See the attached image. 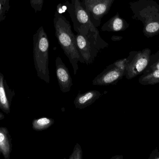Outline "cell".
<instances>
[{"label":"cell","mask_w":159,"mask_h":159,"mask_svg":"<svg viewBox=\"0 0 159 159\" xmlns=\"http://www.w3.org/2000/svg\"><path fill=\"white\" fill-rule=\"evenodd\" d=\"M15 92L7 85L3 74L0 72V109L7 115L11 111V104Z\"/></svg>","instance_id":"30bf717a"},{"label":"cell","mask_w":159,"mask_h":159,"mask_svg":"<svg viewBox=\"0 0 159 159\" xmlns=\"http://www.w3.org/2000/svg\"><path fill=\"white\" fill-rule=\"evenodd\" d=\"M132 18L143 24V33L147 38L159 34V4L153 0H137L129 3Z\"/></svg>","instance_id":"3957f363"},{"label":"cell","mask_w":159,"mask_h":159,"mask_svg":"<svg viewBox=\"0 0 159 159\" xmlns=\"http://www.w3.org/2000/svg\"><path fill=\"white\" fill-rule=\"evenodd\" d=\"M125 75L124 72L118 69L112 63L107 66L93 80L92 84L101 86L116 85Z\"/></svg>","instance_id":"ba28073f"},{"label":"cell","mask_w":159,"mask_h":159,"mask_svg":"<svg viewBox=\"0 0 159 159\" xmlns=\"http://www.w3.org/2000/svg\"><path fill=\"white\" fill-rule=\"evenodd\" d=\"M54 25L58 42L69 58L74 74L76 75L79 69L78 62L83 63V62L77 49L75 35L72 31L70 23L57 10L54 15Z\"/></svg>","instance_id":"6da1fadb"},{"label":"cell","mask_w":159,"mask_h":159,"mask_svg":"<svg viewBox=\"0 0 159 159\" xmlns=\"http://www.w3.org/2000/svg\"><path fill=\"white\" fill-rule=\"evenodd\" d=\"M139 82L144 86L155 85L159 83V70L144 71L139 78Z\"/></svg>","instance_id":"5bb4252c"},{"label":"cell","mask_w":159,"mask_h":159,"mask_svg":"<svg viewBox=\"0 0 159 159\" xmlns=\"http://www.w3.org/2000/svg\"><path fill=\"white\" fill-rule=\"evenodd\" d=\"M1 154H2V152H1V150H0V156H1Z\"/></svg>","instance_id":"d4e9b609"},{"label":"cell","mask_w":159,"mask_h":159,"mask_svg":"<svg viewBox=\"0 0 159 159\" xmlns=\"http://www.w3.org/2000/svg\"><path fill=\"white\" fill-rule=\"evenodd\" d=\"M148 159H159V147L155 148L151 152Z\"/></svg>","instance_id":"44dd1931"},{"label":"cell","mask_w":159,"mask_h":159,"mask_svg":"<svg viewBox=\"0 0 159 159\" xmlns=\"http://www.w3.org/2000/svg\"><path fill=\"white\" fill-rule=\"evenodd\" d=\"M111 159H123V156H116L115 157H113Z\"/></svg>","instance_id":"603a6c76"},{"label":"cell","mask_w":159,"mask_h":159,"mask_svg":"<svg viewBox=\"0 0 159 159\" xmlns=\"http://www.w3.org/2000/svg\"><path fill=\"white\" fill-rule=\"evenodd\" d=\"M5 118V115L0 112V120H2Z\"/></svg>","instance_id":"cb8c5ba5"},{"label":"cell","mask_w":159,"mask_h":159,"mask_svg":"<svg viewBox=\"0 0 159 159\" xmlns=\"http://www.w3.org/2000/svg\"><path fill=\"white\" fill-rule=\"evenodd\" d=\"M49 41L43 26H41L33 35V57L34 67L39 78L50 83L48 69Z\"/></svg>","instance_id":"277c9868"},{"label":"cell","mask_w":159,"mask_h":159,"mask_svg":"<svg viewBox=\"0 0 159 159\" xmlns=\"http://www.w3.org/2000/svg\"><path fill=\"white\" fill-rule=\"evenodd\" d=\"M102 95L100 91L95 90L83 93L79 92L75 100V105L77 109H84L93 104Z\"/></svg>","instance_id":"8fae6325"},{"label":"cell","mask_w":159,"mask_h":159,"mask_svg":"<svg viewBox=\"0 0 159 159\" xmlns=\"http://www.w3.org/2000/svg\"><path fill=\"white\" fill-rule=\"evenodd\" d=\"M127 58L121 59L118 60L113 63L114 66H116L118 69L120 70L122 72H124L125 73L126 72V67H127Z\"/></svg>","instance_id":"ffe728a7"},{"label":"cell","mask_w":159,"mask_h":159,"mask_svg":"<svg viewBox=\"0 0 159 159\" xmlns=\"http://www.w3.org/2000/svg\"><path fill=\"white\" fill-rule=\"evenodd\" d=\"M122 39V37L119 36H112V38H111V39H112L113 41H118Z\"/></svg>","instance_id":"7402d4cb"},{"label":"cell","mask_w":159,"mask_h":159,"mask_svg":"<svg viewBox=\"0 0 159 159\" xmlns=\"http://www.w3.org/2000/svg\"><path fill=\"white\" fill-rule=\"evenodd\" d=\"M83 152L81 147L78 143H76L74 148L73 153L69 157V159H82Z\"/></svg>","instance_id":"ac0fdd59"},{"label":"cell","mask_w":159,"mask_h":159,"mask_svg":"<svg viewBox=\"0 0 159 159\" xmlns=\"http://www.w3.org/2000/svg\"><path fill=\"white\" fill-rule=\"evenodd\" d=\"M129 24L120 16L118 12L102 26L101 30L103 31L118 32L128 29Z\"/></svg>","instance_id":"7c38bea8"},{"label":"cell","mask_w":159,"mask_h":159,"mask_svg":"<svg viewBox=\"0 0 159 159\" xmlns=\"http://www.w3.org/2000/svg\"><path fill=\"white\" fill-rule=\"evenodd\" d=\"M67 10L73 23L74 30L77 33L86 35L100 50L108 46V44L100 36L99 31L92 22L80 0H71V2H68Z\"/></svg>","instance_id":"7a4b0ae2"},{"label":"cell","mask_w":159,"mask_h":159,"mask_svg":"<svg viewBox=\"0 0 159 159\" xmlns=\"http://www.w3.org/2000/svg\"><path fill=\"white\" fill-rule=\"evenodd\" d=\"M151 70L159 71V50L154 54L150 55L149 63L147 68L145 71Z\"/></svg>","instance_id":"2e32d148"},{"label":"cell","mask_w":159,"mask_h":159,"mask_svg":"<svg viewBox=\"0 0 159 159\" xmlns=\"http://www.w3.org/2000/svg\"><path fill=\"white\" fill-rule=\"evenodd\" d=\"M75 37L77 49L83 63L88 65L91 64L100 50L84 35L77 33Z\"/></svg>","instance_id":"52a82bcc"},{"label":"cell","mask_w":159,"mask_h":159,"mask_svg":"<svg viewBox=\"0 0 159 159\" xmlns=\"http://www.w3.org/2000/svg\"><path fill=\"white\" fill-rule=\"evenodd\" d=\"M116 0H82L81 4L89 14L96 28L100 26L102 19L108 13Z\"/></svg>","instance_id":"8992f818"},{"label":"cell","mask_w":159,"mask_h":159,"mask_svg":"<svg viewBox=\"0 0 159 159\" xmlns=\"http://www.w3.org/2000/svg\"><path fill=\"white\" fill-rule=\"evenodd\" d=\"M151 50L145 48L139 51H132L127 58L125 76L131 79L143 73L149 63Z\"/></svg>","instance_id":"5b68a950"},{"label":"cell","mask_w":159,"mask_h":159,"mask_svg":"<svg viewBox=\"0 0 159 159\" xmlns=\"http://www.w3.org/2000/svg\"><path fill=\"white\" fill-rule=\"evenodd\" d=\"M10 0H0V23L6 17V14L9 11Z\"/></svg>","instance_id":"e0dca14e"},{"label":"cell","mask_w":159,"mask_h":159,"mask_svg":"<svg viewBox=\"0 0 159 159\" xmlns=\"http://www.w3.org/2000/svg\"><path fill=\"white\" fill-rule=\"evenodd\" d=\"M55 123L54 119L50 118H39L34 119L32 121V128L36 131H42L47 129Z\"/></svg>","instance_id":"9a60e30c"},{"label":"cell","mask_w":159,"mask_h":159,"mask_svg":"<svg viewBox=\"0 0 159 159\" xmlns=\"http://www.w3.org/2000/svg\"><path fill=\"white\" fill-rule=\"evenodd\" d=\"M0 150L5 159H9L12 150V138L8 129L0 127Z\"/></svg>","instance_id":"4fadbf2b"},{"label":"cell","mask_w":159,"mask_h":159,"mask_svg":"<svg viewBox=\"0 0 159 159\" xmlns=\"http://www.w3.org/2000/svg\"><path fill=\"white\" fill-rule=\"evenodd\" d=\"M44 0H30L31 6L35 13L41 12L43 9Z\"/></svg>","instance_id":"d6986e66"},{"label":"cell","mask_w":159,"mask_h":159,"mask_svg":"<svg viewBox=\"0 0 159 159\" xmlns=\"http://www.w3.org/2000/svg\"><path fill=\"white\" fill-rule=\"evenodd\" d=\"M56 74L61 92H69L73 86L72 79L67 68L61 58L57 57L56 60Z\"/></svg>","instance_id":"9c48e42d"}]
</instances>
